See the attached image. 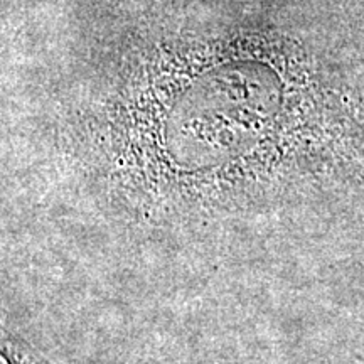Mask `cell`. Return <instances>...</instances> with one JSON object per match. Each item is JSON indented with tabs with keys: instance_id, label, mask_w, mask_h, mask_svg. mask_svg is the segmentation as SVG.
Returning <instances> with one entry per match:
<instances>
[{
	"instance_id": "1",
	"label": "cell",
	"mask_w": 364,
	"mask_h": 364,
	"mask_svg": "<svg viewBox=\"0 0 364 364\" xmlns=\"http://www.w3.org/2000/svg\"><path fill=\"white\" fill-rule=\"evenodd\" d=\"M0 356H2L6 364H53L48 358H44L43 354L31 348L29 344L6 334L2 336Z\"/></svg>"
}]
</instances>
